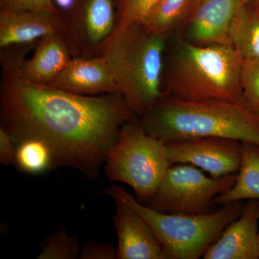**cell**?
<instances>
[{
  "instance_id": "obj_1",
  "label": "cell",
  "mask_w": 259,
  "mask_h": 259,
  "mask_svg": "<svg viewBox=\"0 0 259 259\" xmlns=\"http://www.w3.org/2000/svg\"><path fill=\"white\" fill-rule=\"evenodd\" d=\"M3 73L1 127L15 144L37 139L48 145L54 167L69 166L96 178L127 121L137 118L120 93L82 96Z\"/></svg>"
},
{
  "instance_id": "obj_2",
  "label": "cell",
  "mask_w": 259,
  "mask_h": 259,
  "mask_svg": "<svg viewBox=\"0 0 259 259\" xmlns=\"http://www.w3.org/2000/svg\"><path fill=\"white\" fill-rule=\"evenodd\" d=\"M148 134L163 143L214 137L259 145V118L241 103L183 101L163 97L138 118Z\"/></svg>"
},
{
  "instance_id": "obj_3",
  "label": "cell",
  "mask_w": 259,
  "mask_h": 259,
  "mask_svg": "<svg viewBox=\"0 0 259 259\" xmlns=\"http://www.w3.org/2000/svg\"><path fill=\"white\" fill-rule=\"evenodd\" d=\"M166 36L144 23L117 27L100 52L120 93L137 118L163 97Z\"/></svg>"
},
{
  "instance_id": "obj_4",
  "label": "cell",
  "mask_w": 259,
  "mask_h": 259,
  "mask_svg": "<svg viewBox=\"0 0 259 259\" xmlns=\"http://www.w3.org/2000/svg\"><path fill=\"white\" fill-rule=\"evenodd\" d=\"M243 61L232 45L185 42L172 57L163 76V97L183 101L241 103Z\"/></svg>"
},
{
  "instance_id": "obj_5",
  "label": "cell",
  "mask_w": 259,
  "mask_h": 259,
  "mask_svg": "<svg viewBox=\"0 0 259 259\" xmlns=\"http://www.w3.org/2000/svg\"><path fill=\"white\" fill-rule=\"evenodd\" d=\"M105 194L122 201L146 221L169 259L203 256L225 228L241 216L244 205L242 201L232 202L208 214L191 215L150 208L118 186H111Z\"/></svg>"
},
{
  "instance_id": "obj_6",
  "label": "cell",
  "mask_w": 259,
  "mask_h": 259,
  "mask_svg": "<svg viewBox=\"0 0 259 259\" xmlns=\"http://www.w3.org/2000/svg\"><path fill=\"white\" fill-rule=\"evenodd\" d=\"M107 177L129 185L141 203H148L171 163L166 144L148 134L138 118L126 122L107 153Z\"/></svg>"
},
{
  "instance_id": "obj_7",
  "label": "cell",
  "mask_w": 259,
  "mask_h": 259,
  "mask_svg": "<svg viewBox=\"0 0 259 259\" xmlns=\"http://www.w3.org/2000/svg\"><path fill=\"white\" fill-rule=\"evenodd\" d=\"M236 178L237 174L214 178L193 165L175 163L168 167L146 206L163 212L208 214L214 211V198L231 189Z\"/></svg>"
},
{
  "instance_id": "obj_8",
  "label": "cell",
  "mask_w": 259,
  "mask_h": 259,
  "mask_svg": "<svg viewBox=\"0 0 259 259\" xmlns=\"http://www.w3.org/2000/svg\"><path fill=\"white\" fill-rule=\"evenodd\" d=\"M62 15V34L73 57H97L117 25L115 0H74Z\"/></svg>"
},
{
  "instance_id": "obj_9",
  "label": "cell",
  "mask_w": 259,
  "mask_h": 259,
  "mask_svg": "<svg viewBox=\"0 0 259 259\" xmlns=\"http://www.w3.org/2000/svg\"><path fill=\"white\" fill-rule=\"evenodd\" d=\"M171 164L188 163L209 176L218 178L235 175L241 162V141L223 138H199L166 143Z\"/></svg>"
},
{
  "instance_id": "obj_10",
  "label": "cell",
  "mask_w": 259,
  "mask_h": 259,
  "mask_svg": "<svg viewBox=\"0 0 259 259\" xmlns=\"http://www.w3.org/2000/svg\"><path fill=\"white\" fill-rule=\"evenodd\" d=\"M244 0H201L187 24V41L200 46L232 45Z\"/></svg>"
},
{
  "instance_id": "obj_11",
  "label": "cell",
  "mask_w": 259,
  "mask_h": 259,
  "mask_svg": "<svg viewBox=\"0 0 259 259\" xmlns=\"http://www.w3.org/2000/svg\"><path fill=\"white\" fill-rule=\"evenodd\" d=\"M114 200V223L118 242L117 259H169L146 221L122 201Z\"/></svg>"
},
{
  "instance_id": "obj_12",
  "label": "cell",
  "mask_w": 259,
  "mask_h": 259,
  "mask_svg": "<svg viewBox=\"0 0 259 259\" xmlns=\"http://www.w3.org/2000/svg\"><path fill=\"white\" fill-rule=\"evenodd\" d=\"M259 200L243 205L241 216L225 228L215 243L203 254L204 259L259 258Z\"/></svg>"
},
{
  "instance_id": "obj_13",
  "label": "cell",
  "mask_w": 259,
  "mask_h": 259,
  "mask_svg": "<svg viewBox=\"0 0 259 259\" xmlns=\"http://www.w3.org/2000/svg\"><path fill=\"white\" fill-rule=\"evenodd\" d=\"M61 14L47 12H10L0 10V49H34L42 37L62 33Z\"/></svg>"
},
{
  "instance_id": "obj_14",
  "label": "cell",
  "mask_w": 259,
  "mask_h": 259,
  "mask_svg": "<svg viewBox=\"0 0 259 259\" xmlns=\"http://www.w3.org/2000/svg\"><path fill=\"white\" fill-rule=\"evenodd\" d=\"M47 85L82 96L120 94L111 70L101 56L73 57Z\"/></svg>"
},
{
  "instance_id": "obj_15",
  "label": "cell",
  "mask_w": 259,
  "mask_h": 259,
  "mask_svg": "<svg viewBox=\"0 0 259 259\" xmlns=\"http://www.w3.org/2000/svg\"><path fill=\"white\" fill-rule=\"evenodd\" d=\"M72 58L62 33L47 35L37 42L31 59L24 61L20 71L13 74L32 83L47 85L60 74Z\"/></svg>"
},
{
  "instance_id": "obj_16",
  "label": "cell",
  "mask_w": 259,
  "mask_h": 259,
  "mask_svg": "<svg viewBox=\"0 0 259 259\" xmlns=\"http://www.w3.org/2000/svg\"><path fill=\"white\" fill-rule=\"evenodd\" d=\"M244 199L259 200V145L248 141L242 142L241 166L234 185L214 202L226 205Z\"/></svg>"
},
{
  "instance_id": "obj_17",
  "label": "cell",
  "mask_w": 259,
  "mask_h": 259,
  "mask_svg": "<svg viewBox=\"0 0 259 259\" xmlns=\"http://www.w3.org/2000/svg\"><path fill=\"white\" fill-rule=\"evenodd\" d=\"M201 0H160L144 22L153 31L167 36L183 25H187Z\"/></svg>"
},
{
  "instance_id": "obj_18",
  "label": "cell",
  "mask_w": 259,
  "mask_h": 259,
  "mask_svg": "<svg viewBox=\"0 0 259 259\" xmlns=\"http://www.w3.org/2000/svg\"><path fill=\"white\" fill-rule=\"evenodd\" d=\"M233 46L243 60L259 61V3L243 7L233 37Z\"/></svg>"
},
{
  "instance_id": "obj_19",
  "label": "cell",
  "mask_w": 259,
  "mask_h": 259,
  "mask_svg": "<svg viewBox=\"0 0 259 259\" xmlns=\"http://www.w3.org/2000/svg\"><path fill=\"white\" fill-rule=\"evenodd\" d=\"M21 171L37 175L54 167L52 151L37 139H26L17 144L15 165Z\"/></svg>"
},
{
  "instance_id": "obj_20",
  "label": "cell",
  "mask_w": 259,
  "mask_h": 259,
  "mask_svg": "<svg viewBox=\"0 0 259 259\" xmlns=\"http://www.w3.org/2000/svg\"><path fill=\"white\" fill-rule=\"evenodd\" d=\"M81 249L76 237L69 236L66 230L60 229L45 241L37 258H77L80 257Z\"/></svg>"
},
{
  "instance_id": "obj_21",
  "label": "cell",
  "mask_w": 259,
  "mask_h": 259,
  "mask_svg": "<svg viewBox=\"0 0 259 259\" xmlns=\"http://www.w3.org/2000/svg\"><path fill=\"white\" fill-rule=\"evenodd\" d=\"M241 104L259 118V61H243L241 71Z\"/></svg>"
},
{
  "instance_id": "obj_22",
  "label": "cell",
  "mask_w": 259,
  "mask_h": 259,
  "mask_svg": "<svg viewBox=\"0 0 259 259\" xmlns=\"http://www.w3.org/2000/svg\"><path fill=\"white\" fill-rule=\"evenodd\" d=\"M159 2L160 0H115L116 28L132 23H144Z\"/></svg>"
},
{
  "instance_id": "obj_23",
  "label": "cell",
  "mask_w": 259,
  "mask_h": 259,
  "mask_svg": "<svg viewBox=\"0 0 259 259\" xmlns=\"http://www.w3.org/2000/svg\"><path fill=\"white\" fill-rule=\"evenodd\" d=\"M0 10L10 12L39 11L61 14L54 0H0Z\"/></svg>"
},
{
  "instance_id": "obj_24",
  "label": "cell",
  "mask_w": 259,
  "mask_h": 259,
  "mask_svg": "<svg viewBox=\"0 0 259 259\" xmlns=\"http://www.w3.org/2000/svg\"><path fill=\"white\" fill-rule=\"evenodd\" d=\"M81 259H117V249L110 244L89 241L83 245L80 253Z\"/></svg>"
},
{
  "instance_id": "obj_25",
  "label": "cell",
  "mask_w": 259,
  "mask_h": 259,
  "mask_svg": "<svg viewBox=\"0 0 259 259\" xmlns=\"http://www.w3.org/2000/svg\"><path fill=\"white\" fill-rule=\"evenodd\" d=\"M17 146L11 136L0 127V162L2 164L15 165Z\"/></svg>"
},
{
  "instance_id": "obj_26",
  "label": "cell",
  "mask_w": 259,
  "mask_h": 259,
  "mask_svg": "<svg viewBox=\"0 0 259 259\" xmlns=\"http://www.w3.org/2000/svg\"><path fill=\"white\" fill-rule=\"evenodd\" d=\"M54 3L61 14H65L72 8L74 0H54Z\"/></svg>"
},
{
  "instance_id": "obj_27",
  "label": "cell",
  "mask_w": 259,
  "mask_h": 259,
  "mask_svg": "<svg viewBox=\"0 0 259 259\" xmlns=\"http://www.w3.org/2000/svg\"><path fill=\"white\" fill-rule=\"evenodd\" d=\"M244 1L245 3L247 4V3H250V2L255 1V0H244Z\"/></svg>"
},
{
  "instance_id": "obj_28",
  "label": "cell",
  "mask_w": 259,
  "mask_h": 259,
  "mask_svg": "<svg viewBox=\"0 0 259 259\" xmlns=\"http://www.w3.org/2000/svg\"><path fill=\"white\" fill-rule=\"evenodd\" d=\"M255 1H256L257 3H259V0H255Z\"/></svg>"
},
{
  "instance_id": "obj_29",
  "label": "cell",
  "mask_w": 259,
  "mask_h": 259,
  "mask_svg": "<svg viewBox=\"0 0 259 259\" xmlns=\"http://www.w3.org/2000/svg\"><path fill=\"white\" fill-rule=\"evenodd\" d=\"M258 245H259V233H258Z\"/></svg>"
}]
</instances>
